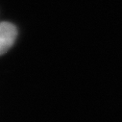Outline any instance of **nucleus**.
I'll list each match as a JSON object with an SVG mask.
<instances>
[{"mask_svg": "<svg viewBox=\"0 0 122 122\" xmlns=\"http://www.w3.org/2000/svg\"><path fill=\"white\" fill-rule=\"evenodd\" d=\"M17 36L15 26L10 22H0V56L5 54L15 43Z\"/></svg>", "mask_w": 122, "mask_h": 122, "instance_id": "obj_1", "label": "nucleus"}]
</instances>
